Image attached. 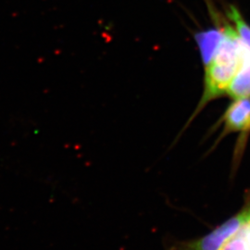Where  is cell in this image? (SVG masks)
Segmentation results:
<instances>
[{"label": "cell", "mask_w": 250, "mask_h": 250, "mask_svg": "<svg viewBox=\"0 0 250 250\" xmlns=\"http://www.w3.org/2000/svg\"><path fill=\"white\" fill-rule=\"evenodd\" d=\"M221 250H250L243 228L226 242Z\"/></svg>", "instance_id": "cell-7"}, {"label": "cell", "mask_w": 250, "mask_h": 250, "mask_svg": "<svg viewBox=\"0 0 250 250\" xmlns=\"http://www.w3.org/2000/svg\"><path fill=\"white\" fill-rule=\"evenodd\" d=\"M232 99L250 96V47L241 40V65L227 90Z\"/></svg>", "instance_id": "cell-4"}, {"label": "cell", "mask_w": 250, "mask_h": 250, "mask_svg": "<svg viewBox=\"0 0 250 250\" xmlns=\"http://www.w3.org/2000/svg\"><path fill=\"white\" fill-rule=\"evenodd\" d=\"M228 17L235 23L238 35L240 36L242 41L250 47V26L242 19L239 11L234 6H231L229 10H227Z\"/></svg>", "instance_id": "cell-6"}, {"label": "cell", "mask_w": 250, "mask_h": 250, "mask_svg": "<svg viewBox=\"0 0 250 250\" xmlns=\"http://www.w3.org/2000/svg\"><path fill=\"white\" fill-rule=\"evenodd\" d=\"M239 68V63L217 60H212L211 62L206 66L205 91L193 117L196 116L208 101L219 98L227 92Z\"/></svg>", "instance_id": "cell-2"}, {"label": "cell", "mask_w": 250, "mask_h": 250, "mask_svg": "<svg viewBox=\"0 0 250 250\" xmlns=\"http://www.w3.org/2000/svg\"><path fill=\"white\" fill-rule=\"evenodd\" d=\"M250 222V196L241 210L212 232L203 237L189 242H179L170 250H221L224 244Z\"/></svg>", "instance_id": "cell-1"}, {"label": "cell", "mask_w": 250, "mask_h": 250, "mask_svg": "<svg viewBox=\"0 0 250 250\" xmlns=\"http://www.w3.org/2000/svg\"><path fill=\"white\" fill-rule=\"evenodd\" d=\"M224 36V32L219 29H210L196 35V41L205 66L212 62Z\"/></svg>", "instance_id": "cell-5"}, {"label": "cell", "mask_w": 250, "mask_h": 250, "mask_svg": "<svg viewBox=\"0 0 250 250\" xmlns=\"http://www.w3.org/2000/svg\"><path fill=\"white\" fill-rule=\"evenodd\" d=\"M224 125V134L235 132L247 133L250 131V98L236 99L225 111L222 119Z\"/></svg>", "instance_id": "cell-3"}]
</instances>
